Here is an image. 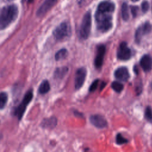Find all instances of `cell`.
Listing matches in <instances>:
<instances>
[{"label":"cell","mask_w":152,"mask_h":152,"mask_svg":"<svg viewBox=\"0 0 152 152\" xmlns=\"http://www.w3.org/2000/svg\"><path fill=\"white\" fill-rule=\"evenodd\" d=\"M18 9L12 4L4 7L0 11V30H3L13 23L18 17Z\"/></svg>","instance_id":"obj_1"},{"label":"cell","mask_w":152,"mask_h":152,"mask_svg":"<svg viewBox=\"0 0 152 152\" xmlns=\"http://www.w3.org/2000/svg\"><path fill=\"white\" fill-rule=\"evenodd\" d=\"M112 12H102L97 10L95 13V20L97 29L101 32H106L112 27Z\"/></svg>","instance_id":"obj_2"},{"label":"cell","mask_w":152,"mask_h":152,"mask_svg":"<svg viewBox=\"0 0 152 152\" xmlns=\"http://www.w3.org/2000/svg\"><path fill=\"white\" fill-rule=\"evenodd\" d=\"M33 98V89L31 88L26 91L20 103H19L17 106L13 108L11 112L12 115L17 117L18 121H21L23 118V115L27 109V106L31 102Z\"/></svg>","instance_id":"obj_3"},{"label":"cell","mask_w":152,"mask_h":152,"mask_svg":"<svg viewBox=\"0 0 152 152\" xmlns=\"http://www.w3.org/2000/svg\"><path fill=\"white\" fill-rule=\"evenodd\" d=\"M91 27V16L90 12L86 13L83 17L80 30V36L83 39H86L89 36Z\"/></svg>","instance_id":"obj_4"},{"label":"cell","mask_w":152,"mask_h":152,"mask_svg":"<svg viewBox=\"0 0 152 152\" xmlns=\"http://www.w3.org/2000/svg\"><path fill=\"white\" fill-rule=\"evenodd\" d=\"M55 38L57 40H62L68 37L71 34V27L66 22H62L53 31Z\"/></svg>","instance_id":"obj_5"},{"label":"cell","mask_w":152,"mask_h":152,"mask_svg":"<svg viewBox=\"0 0 152 152\" xmlns=\"http://www.w3.org/2000/svg\"><path fill=\"white\" fill-rule=\"evenodd\" d=\"M131 56V52L128 47L127 43L125 42H122L117 50V57L122 61L128 60Z\"/></svg>","instance_id":"obj_6"},{"label":"cell","mask_w":152,"mask_h":152,"mask_svg":"<svg viewBox=\"0 0 152 152\" xmlns=\"http://www.w3.org/2000/svg\"><path fill=\"white\" fill-rule=\"evenodd\" d=\"M87 75V70L85 68L82 67L77 69L75 75V88L76 90L80 89L84 84L86 77Z\"/></svg>","instance_id":"obj_7"},{"label":"cell","mask_w":152,"mask_h":152,"mask_svg":"<svg viewBox=\"0 0 152 152\" xmlns=\"http://www.w3.org/2000/svg\"><path fill=\"white\" fill-rule=\"evenodd\" d=\"M151 30V26L148 22H145L141 25L136 30L135 37L137 43H139L142 36L149 33Z\"/></svg>","instance_id":"obj_8"},{"label":"cell","mask_w":152,"mask_h":152,"mask_svg":"<svg viewBox=\"0 0 152 152\" xmlns=\"http://www.w3.org/2000/svg\"><path fill=\"white\" fill-rule=\"evenodd\" d=\"M90 121L94 126L98 128H103L107 126V122L105 118L99 114L91 115L90 118Z\"/></svg>","instance_id":"obj_9"},{"label":"cell","mask_w":152,"mask_h":152,"mask_svg":"<svg viewBox=\"0 0 152 152\" xmlns=\"http://www.w3.org/2000/svg\"><path fill=\"white\" fill-rule=\"evenodd\" d=\"M58 0H45L43 3L37 9L36 15L38 17L45 15L50 8L55 5Z\"/></svg>","instance_id":"obj_10"},{"label":"cell","mask_w":152,"mask_h":152,"mask_svg":"<svg viewBox=\"0 0 152 152\" xmlns=\"http://www.w3.org/2000/svg\"><path fill=\"white\" fill-rule=\"evenodd\" d=\"M106 48L103 45L98 46L97 48V53L94 59V65L97 68H100L102 65L105 54Z\"/></svg>","instance_id":"obj_11"},{"label":"cell","mask_w":152,"mask_h":152,"mask_svg":"<svg viewBox=\"0 0 152 152\" xmlns=\"http://www.w3.org/2000/svg\"><path fill=\"white\" fill-rule=\"evenodd\" d=\"M114 75L116 78L122 81H126L129 78V71L127 68L125 66H121L117 68L115 71Z\"/></svg>","instance_id":"obj_12"},{"label":"cell","mask_w":152,"mask_h":152,"mask_svg":"<svg viewBox=\"0 0 152 152\" xmlns=\"http://www.w3.org/2000/svg\"><path fill=\"white\" fill-rule=\"evenodd\" d=\"M58 121H57V119L56 117L54 116H51L50 118H44L40 125L42 128H44V129H53L57 125Z\"/></svg>","instance_id":"obj_13"},{"label":"cell","mask_w":152,"mask_h":152,"mask_svg":"<svg viewBox=\"0 0 152 152\" xmlns=\"http://www.w3.org/2000/svg\"><path fill=\"white\" fill-rule=\"evenodd\" d=\"M140 63L142 69L145 72H148L152 68V58L148 55H144L141 58Z\"/></svg>","instance_id":"obj_14"},{"label":"cell","mask_w":152,"mask_h":152,"mask_svg":"<svg viewBox=\"0 0 152 152\" xmlns=\"http://www.w3.org/2000/svg\"><path fill=\"white\" fill-rule=\"evenodd\" d=\"M115 10V4L110 1H103L100 2L97 8V10L102 12H113Z\"/></svg>","instance_id":"obj_15"},{"label":"cell","mask_w":152,"mask_h":152,"mask_svg":"<svg viewBox=\"0 0 152 152\" xmlns=\"http://www.w3.org/2000/svg\"><path fill=\"white\" fill-rule=\"evenodd\" d=\"M50 90V85L48 80H43L38 88V93L40 94H45Z\"/></svg>","instance_id":"obj_16"},{"label":"cell","mask_w":152,"mask_h":152,"mask_svg":"<svg viewBox=\"0 0 152 152\" xmlns=\"http://www.w3.org/2000/svg\"><path fill=\"white\" fill-rule=\"evenodd\" d=\"M68 68L66 66H61L57 68L54 71L53 77L55 79L61 80L63 78L65 75L67 74Z\"/></svg>","instance_id":"obj_17"},{"label":"cell","mask_w":152,"mask_h":152,"mask_svg":"<svg viewBox=\"0 0 152 152\" xmlns=\"http://www.w3.org/2000/svg\"><path fill=\"white\" fill-rule=\"evenodd\" d=\"M8 100V95L5 91L0 92V109L5 107Z\"/></svg>","instance_id":"obj_18"},{"label":"cell","mask_w":152,"mask_h":152,"mask_svg":"<svg viewBox=\"0 0 152 152\" xmlns=\"http://www.w3.org/2000/svg\"><path fill=\"white\" fill-rule=\"evenodd\" d=\"M67 55H68V52H67L66 49H61L56 53V54L55 55V58L56 61H59V60L65 58L66 57Z\"/></svg>","instance_id":"obj_19"},{"label":"cell","mask_w":152,"mask_h":152,"mask_svg":"<svg viewBox=\"0 0 152 152\" xmlns=\"http://www.w3.org/2000/svg\"><path fill=\"white\" fill-rule=\"evenodd\" d=\"M121 15L124 20H128L129 18L128 7L126 3H123L121 7Z\"/></svg>","instance_id":"obj_20"},{"label":"cell","mask_w":152,"mask_h":152,"mask_svg":"<svg viewBox=\"0 0 152 152\" xmlns=\"http://www.w3.org/2000/svg\"><path fill=\"white\" fill-rule=\"evenodd\" d=\"M111 87H112V89L117 93L121 92L122 91L123 88H124L123 84L122 83L118 82V81L112 82V83L111 84Z\"/></svg>","instance_id":"obj_21"},{"label":"cell","mask_w":152,"mask_h":152,"mask_svg":"<svg viewBox=\"0 0 152 152\" xmlns=\"http://www.w3.org/2000/svg\"><path fill=\"white\" fill-rule=\"evenodd\" d=\"M116 142L118 144H119V145H122V144H125L126 142H128V140L125 138L122 135V134H118L116 135Z\"/></svg>","instance_id":"obj_22"},{"label":"cell","mask_w":152,"mask_h":152,"mask_svg":"<svg viewBox=\"0 0 152 152\" xmlns=\"http://www.w3.org/2000/svg\"><path fill=\"white\" fill-rule=\"evenodd\" d=\"M145 118L148 121L152 120V109L150 106H147L145 110Z\"/></svg>","instance_id":"obj_23"},{"label":"cell","mask_w":152,"mask_h":152,"mask_svg":"<svg viewBox=\"0 0 152 152\" xmlns=\"http://www.w3.org/2000/svg\"><path fill=\"white\" fill-rule=\"evenodd\" d=\"M99 80H95L90 85V88H89V91H94L95 90H96V88H97V86H98V83H99Z\"/></svg>","instance_id":"obj_24"},{"label":"cell","mask_w":152,"mask_h":152,"mask_svg":"<svg viewBox=\"0 0 152 152\" xmlns=\"http://www.w3.org/2000/svg\"><path fill=\"white\" fill-rule=\"evenodd\" d=\"M141 8H142V11L143 12H146L148 10L149 4L147 1H144L142 3Z\"/></svg>","instance_id":"obj_25"},{"label":"cell","mask_w":152,"mask_h":152,"mask_svg":"<svg viewBox=\"0 0 152 152\" xmlns=\"http://www.w3.org/2000/svg\"><path fill=\"white\" fill-rule=\"evenodd\" d=\"M131 12H132L133 16L134 17L136 16L137 14L138 8L137 7H131Z\"/></svg>","instance_id":"obj_26"},{"label":"cell","mask_w":152,"mask_h":152,"mask_svg":"<svg viewBox=\"0 0 152 152\" xmlns=\"http://www.w3.org/2000/svg\"><path fill=\"white\" fill-rule=\"evenodd\" d=\"M106 85V84H105V83H102V85H101V87H100V89L102 90V88H103V87H104V86Z\"/></svg>","instance_id":"obj_27"},{"label":"cell","mask_w":152,"mask_h":152,"mask_svg":"<svg viewBox=\"0 0 152 152\" xmlns=\"http://www.w3.org/2000/svg\"><path fill=\"white\" fill-rule=\"evenodd\" d=\"M33 1H34V0H28V2H30H30H33Z\"/></svg>","instance_id":"obj_28"},{"label":"cell","mask_w":152,"mask_h":152,"mask_svg":"<svg viewBox=\"0 0 152 152\" xmlns=\"http://www.w3.org/2000/svg\"><path fill=\"white\" fill-rule=\"evenodd\" d=\"M132 1H133V2H136V1H138V0H131Z\"/></svg>","instance_id":"obj_29"},{"label":"cell","mask_w":152,"mask_h":152,"mask_svg":"<svg viewBox=\"0 0 152 152\" xmlns=\"http://www.w3.org/2000/svg\"><path fill=\"white\" fill-rule=\"evenodd\" d=\"M1 137H2V135L0 134V141H1Z\"/></svg>","instance_id":"obj_30"},{"label":"cell","mask_w":152,"mask_h":152,"mask_svg":"<svg viewBox=\"0 0 152 152\" xmlns=\"http://www.w3.org/2000/svg\"><path fill=\"white\" fill-rule=\"evenodd\" d=\"M151 87H152V83H151Z\"/></svg>","instance_id":"obj_31"}]
</instances>
